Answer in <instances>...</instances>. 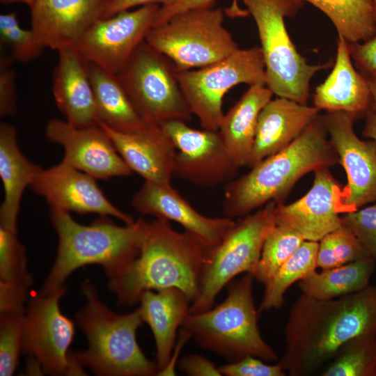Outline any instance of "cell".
<instances>
[{
    "instance_id": "1",
    "label": "cell",
    "mask_w": 376,
    "mask_h": 376,
    "mask_svg": "<svg viewBox=\"0 0 376 376\" xmlns=\"http://www.w3.org/2000/svg\"><path fill=\"white\" fill-rule=\"evenodd\" d=\"M376 334V286L331 299L301 293L285 327L279 363L291 376L313 375L352 338Z\"/></svg>"
},
{
    "instance_id": "2",
    "label": "cell",
    "mask_w": 376,
    "mask_h": 376,
    "mask_svg": "<svg viewBox=\"0 0 376 376\" xmlns=\"http://www.w3.org/2000/svg\"><path fill=\"white\" fill-rule=\"evenodd\" d=\"M208 247L191 234L176 231L169 221H147L138 256L109 289L120 306L139 303L148 290L175 288L192 304L198 297Z\"/></svg>"
},
{
    "instance_id": "3",
    "label": "cell",
    "mask_w": 376,
    "mask_h": 376,
    "mask_svg": "<svg viewBox=\"0 0 376 376\" xmlns=\"http://www.w3.org/2000/svg\"><path fill=\"white\" fill-rule=\"evenodd\" d=\"M322 116H318L292 142L224 186L223 215L242 217L274 201L282 203L305 174L338 163Z\"/></svg>"
},
{
    "instance_id": "4",
    "label": "cell",
    "mask_w": 376,
    "mask_h": 376,
    "mask_svg": "<svg viewBox=\"0 0 376 376\" xmlns=\"http://www.w3.org/2000/svg\"><path fill=\"white\" fill-rule=\"evenodd\" d=\"M52 224L58 236L53 266L40 293L48 295L65 287L76 269L99 265L109 281L121 275L138 256L143 241L146 221L119 226L109 216H100L89 225L77 223L70 212L50 208Z\"/></svg>"
},
{
    "instance_id": "5",
    "label": "cell",
    "mask_w": 376,
    "mask_h": 376,
    "mask_svg": "<svg viewBox=\"0 0 376 376\" xmlns=\"http://www.w3.org/2000/svg\"><path fill=\"white\" fill-rule=\"evenodd\" d=\"M81 288L86 302L75 317L88 346L84 351L70 353L77 373L85 375L86 366L96 375H157L156 362L146 357L137 342L136 331L143 323L139 309L116 313L100 300L91 283L86 281Z\"/></svg>"
},
{
    "instance_id": "6",
    "label": "cell",
    "mask_w": 376,
    "mask_h": 376,
    "mask_svg": "<svg viewBox=\"0 0 376 376\" xmlns=\"http://www.w3.org/2000/svg\"><path fill=\"white\" fill-rule=\"evenodd\" d=\"M254 277L245 273L227 286L222 303L206 311L190 313L181 328L200 346L231 361L253 356L267 361L278 360L274 349L264 340L258 325L253 297Z\"/></svg>"
},
{
    "instance_id": "7",
    "label": "cell",
    "mask_w": 376,
    "mask_h": 376,
    "mask_svg": "<svg viewBox=\"0 0 376 376\" xmlns=\"http://www.w3.org/2000/svg\"><path fill=\"white\" fill-rule=\"evenodd\" d=\"M254 19L265 66L267 86L277 97L306 104L310 81L331 63L311 65L297 52L288 33L285 17L294 16L302 0H241Z\"/></svg>"
},
{
    "instance_id": "8",
    "label": "cell",
    "mask_w": 376,
    "mask_h": 376,
    "mask_svg": "<svg viewBox=\"0 0 376 376\" xmlns=\"http://www.w3.org/2000/svg\"><path fill=\"white\" fill-rule=\"evenodd\" d=\"M145 40L171 60L179 70L207 66L239 48L224 26L222 8L215 5L175 15L152 26Z\"/></svg>"
},
{
    "instance_id": "9",
    "label": "cell",
    "mask_w": 376,
    "mask_h": 376,
    "mask_svg": "<svg viewBox=\"0 0 376 376\" xmlns=\"http://www.w3.org/2000/svg\"><path fill=\"white\" fill-rule=\"evenodd\" d=\"M276 205L272 201L242 217L217 245L208 248L200 292L190 306V313L212 308L219 293L239 274H253L265 238L276 224Z\"/></svg>"
},
{
    "instance_id": "10",
    "label": "cell",
    "mask_w": 376,
    "mask_h": 376,
    "mask_svg": "<svg viewBox=\"0 0 376 376\" xmlns=\"http://www.w3.org/2000/svg\"><path fill=\"white\" fill-rule=\"evenodd\" d=\"M117 76L146 125L191 120L193 114L181 91L176 67L146 40Z\"/></svg>"
},
{
    "instance_id": "11",
    "label": "cell",
    "mask_w": 376,
    "mask_h": 376,
    "mask_svg": "<svg viewBox=\"0 0 376 376\" xmlns=\"http://www.w3.org/2000/svg\"><path fill=\"white\" fill-rule=\"evenodd\" d=\"M178 80L185 99L203 129L218 131L224 117L223 98L233 87L246 84L267 86L260 47L236 49L207 66L179 70Z\"/></svg>"
},
{
    "instance_id": "12",
    "label": "cell",
    "mask_w": 376,
    "mask_h": 376,
    "mask_svg": "<svg viewBox=\"0 0 376 376\" xmlns=\"http://www.w3.org/2000/svg\"><path fill=\"white\" fill-rule=\"evenodd\" d=\"M65 291L63 287L48 295L35 292L24 313L21 352L52 375H75L69 352L75 324L59 306Z\"/></svg>"
},
{
    "instance_id": "13",
    "label": "cell",
    "mask_w": 376,
    "mask_h": 376,
    "mask_svg": "<svg viewBox=\"0 0 376 376\" xmlns=\"http://www.w3.org/2000/svg\"><path fill=\"white\" fill-rule=\"evenodd\" d=\"M159 8L149 4L100 18L74 46L87 63L117 75L146 40Z\"/></svg>"
},
{
    "instance_id": "14",
    "label": "cell",
    "mask_w": 376,
    "mask_h": 376,
    "mask_svg": "<svg viewBox=\"0 0 376 376\" xmlns=\"http://www.w3.org/2000/svg\"><path fill=\"white\" fill-rule=\"evenodd\" d=\"M186 123L171 120L161 125L177 150L173 175L205 187L225 185L236 178L239 168L219 131L196 130Z\"/></svg>"
},
{
    "instance_id": "15",
    "label": "cell",
    "mask_w": 376,
    "mask_h": 376,
    "mask_svg": "<svg viewBox=\"0 0 376 376\" xmlns=\"http://www.w3.org/2000/svg\"><path fill=\"white\" fill-rule=\"evenodd\" d=\"M329 139L345 169L347 184L342 191L345 213L376 201V144L361 140L354 130L355 118L342 112L322 116Z\"/></svg>"
},
{
    "instance_id": "16",
    "label": "cell",
    "mask_w": 376,
    "mask_h": 376,
    "mask_svg": "<svg viewBox=\"0 0 376 376\" xmlns=\"http://www.w3.org/2000/svg\"><path fill=\"white\" fill-rule=\"evenodd\" d=\"M45 134L49 141L63 148L61 162L95 179L108 180L132 174L100 125L78 127L65 120L54 118L47 122Z\"/></svg>"
},
{
    "instance_id": "17",
    "label": "cell",
    "mask_w": 376,
    "mask_h": 376,
    "mask_svg": "<svg viewBox=\"0 0 376 376\" xmlns=\"http://www.w3.org/2000/svg\"><path fill=\"white\" fill-rule=\"evenodd\" d=\"M50 208L79 214L114 217L130 224L134 219L111 203L92 176L61 162L42 169L29 187Z\"/></svg>"
},
{
    "instance_id": "18",
    "label": "cell",
    "mask_w": 376,
    "mask_h": 376,
    "mask_svg": "<svg viewBox=\"0 0 376 376\" xmlns=\"http://www.w3.org/2000/svg\"><path fill=\"white\" fill-rule=\"evenodd\" d=\"M341 194L340 186L329 168L315 170L313 184L303 197L288 205L277 203L276 224L293 228L304 240L319 242L342 226Z\"/></svg>"
},
{
    "instance_id": "19",
    "label": "cell",
    "mask_w": 376,
    "mask_h": 376,
    "mask_svg": "<svg viewBox=\"0 0 376 376\" xmlns=\"http://www.w3.org/2000/svg\"><path fill=\"white\" fill-rule=\"evenodd\" d=\"M141 215L175 221L207 247L217 245L235 221L228 217H210L196 211L171 185L145 181L131 201Z\"/></svg>"
},
{
    "instance_id": "20",
    "label": "cell",
    "mask_w": 376,
    "mask_h": 376,
    "mask_svg": "<svg viewBox=\"0 0 376 376\" xmlns=\"http://www.w3.org/2000/svg\"><path fill=\"white\" fill-rule=\"evenodd\" d=\"M107 0H36L30 6L31 29L44 48L75 45L101 18Z\"/></svg>"
},
{
    "instance_id": "21",
    "label": "cell",
    "mask_w": 376,
    "mask_h": 376,
    "mask_svg": "<svg viewBox=\"0 0 376 376\" xmlns=\"http://www.w3.org/2000/svg\"><path fill=\"white\" fill-rule=\"evenodd\" d=\"M100 125L132 172L137 173L145 181L171 185L177 150L161 125H146L127 132Z\"/></svg>"
},
{
    "instance_id": "22",
    "label": "cell",
    "mask_w": 376,
    "mask_h": 376,
    "mask_svg": "<svg viewBox=\"0 0 376 376\" xmlns=\"http://www.w3.org/2000/svg\"><path fill=\"white\" fill-rule=\"evenodd\" d=\"M57 52L52 93L58 109L65 120L75 127L99 125L88 63L74 45Z\"/></svg>"
},
{
    "instance_id": "23",
    "label": "cell",
    "mask_w": 376,
    "mask_h": 376,
    "mask_svg": "<svg viewBox=\"0 0 376 376\" xmlns=\"http://www.w3.org/2000/svg\"><path fill=\"white\" fill-rule=\"evenodd\" d=\"M370 101L368 81L354 68L349 43L338 36L334 68L315 88L314 107L327 112H345L357 120L370 111Z\"/></svg>"
},
{
    "instance_id": "24",
    "label": "cell",
    "mask_w": 376,
    "mask_h": 376,
    "mask_svg": "<svg viewBox=\"0 0 376 376\" xmlns=\"http://www.w3.org/2000/svg\"><path fill=\"white\" fill-rule=\"evenodd\" d=\"M320 111L285 97L269 100L259 114L248 166L289 145L319 116Z\"/></svg>"
},
{
    "instance_id": "25",
    "label": "cell",
    "mask_w": 376,
    "mask_h": 376,
    "mask_svg": "<svg viewBox=\"0 0 376 376\" xmlns=\"http://www.w3.org/2000/svg\"><path fill=\"white\" fill-rule=\"evenodd\" d=\"M139 303L142 320L149 326L155 339L159 373L170 361L178 329L189 313L191 303L182 291L175 288L146 291Z\"/></svg>"
},
{
    "instance_id": "26",
    "label": "cell",
    "mask_w": 376,
    "mask_h": 376,
    "mask_svg": "<svg viewBox=\"0 0 376 376\" xmlns=\"http://www.w3.org/2000/svg\"><path fill=\"white\" fill-rule=\"evenodd\" d=\"M273 95L267 86H251L224 115L218 131L239 169L249 163L259 114Z\"/></svg>"
},
{
    "instance_id": "27",
    "label": "cell",
    "mask_w": 376,
    "mask_h": 376,
    "mask_svg": "<svg viewBox=\"0 0 376 376\" xmlns=\"http://www.w3.org/2000/svg\"><path fill=\"white\" fill-rule=\"evenodd\" d=\"M42 167L30 162L19 150L15 126L0 124V178L4 198L0 207V224L17 227L22 196Z\"/></svg>"
},
{
    "instance_id": "28",
    "label": "cell",
    "mask_w": 376,
    "mask_h": 376,
    "mask_svg": "<svg viewBox=\"0 0 376 376\" xmlns=\"http://www.w3.org/2000/svg\"><path fill=\"white\" fill-rule=\"evenodd\" d=\"M99 125L127 132L146 124L141 118L117 75L88 63Z\"/></svg>"
},
{
    "instance_id": "29",
    "label": "cell",
    "mask_w": 376,
    "mask_h": 376,
    "mask_svg": "<svg viewBox=\"0 0 376 376\" xmlns=\"http://www.w3.org/2000/svg\"><path fill=\"white\" fill-rule=\"evenodd\" d=\"M31 284L17 227L0 224V313L24 311Z\"/></svg>"
},
{
    "instance_id": "30",
    "label": "cell",
    "mask_w": 376,
    "mask_h": 376,
    "mask_svg": "<svg viewBox=\"0 0 376 376\" xmlns=\"http://www.w3.org/2000/svg\"><path fill=\"white\" fill-rule=\"evenodd\" d=\"M376 262L371 257L318 272L298 281L301 293L316 299H331L361 291L370 284Z\"/></svg>"
},
{
    "instance_id": "31",
    "label": "cell",
    "mask_w": 376,
    "mask_h": 376,
    "mask_svg": "<svg viewBox=\"0 0 376 376\" xmlns=\"http://www.w3.org/2000/svg\"><path fill=\"white\" fill-rule=\"evenodd\" d=\"M324 13L338 36L348 43L363 42L376 34L372 0H302Z\"/></svg>"
},
{
    "instance_id": "32",
    "label": "cell",
    "mask_w": 376,
    "mask_h": 376,
    "mask_svg": "<svg viewBox=\"0 0 376 376\" xmlns=\"http://www.w3.org/2000/svg\"><path fill=\"white\" fill-rule=\"evenodd\" d=\"M318 242L304 240L264 284L260 312L281 307L287 290L317 268Z\"/></svg>"
},
{
    "instance_id": "33",
    "label": "cell",
    "mask_w": 376,
    "mask_h": 376,
    "mask_svg": "<svg viewBox=\"0 0 376 376\" xmlns=\"http://www.w3.org/2000/svg\"><path fill=\"white\" fill-rule=\"evenodd\" d=\"M322 376H376V334L355 336L339 350Z\"/></svg>"
},
{
    "instance_id": "34",
    "label": "cell",
    "mask_w": 376,
    "mask_h": 376,
    "mask_svg": "<svg viewBox=\"0 0 376 376\" xmlns=\"http://www.w3.org/2000/svg\"><path fill=\"white\" fill-rule=\"evenodd\" d=\"M304 241L297 230L276 224L264 242L254 279L265 284Z\"/></svg>"
},
{
    "instance_id": "35",
    "label": "cell",
    "mask_w": 376,
    "mask_h": 376,
    "mask_svg": "<svg viewBox=\"0 0 376 376\" xmlns=\"http://www.w3.org/2000/svg\"><path fill=\"white\" fill-rule=\"evenodd\" d=\"M369 256L355 235L342 224L318 242L317 267L327 269Z\"/></svg>"
},
{
    "instance_id": "36",
    "label": "cell",
    "mask_w": 376,
    "mask_h": 376,
    "mask_svg": "<svg viewBox=\"0 0 376 376\" xmlns=\"http://www.w3.org/2000/svg\"><path fill=\"white\" fill-rule=\"evenodd\" d=\"M0 40L10 50L12 58L21 63L38 58L45 49L31 29L20 26L15 12L0 15Z\"/></svg>"
},
{
    "instance_id": "37",
    "label": "cell",
    "mask_w": 376,
    "mask_h": 376,
    "mask_svg": "<svg viewBox=\"0 0 376 376\" xmlns=\"http://www.w3.org/2000/svg\"><path fill=\"white\" fill-rule=\"evenodd\" d=\"M24 311L0 313V375H12L21 352Z\"/></svg>"
},
{
    "instance_id": "38",
    "label": "cell",
    "mask_w": 376,
    "mask_h": 376,
    "mask_svg": "<svg viewBox=\"0 0 376 376\" xmlns=\"http://www.w3.org/2000/svg\"><path fill=\"white\" fill-rule=\"evenodd\" d=\"M342 224L350 229L376 262V203L341 216Z\"/></svg>"
},
{
    "instance_id": "39",
    "label": "cell",
    "mask_w": 376,
    "mask_h": 376,
    "mask_svg": "<svg viewBox=\"0 0 376 376\" xmlns=\"http://www.w3.org/2000/svg\"><path fill=\"white\" fill-rule=\"evenodd\" d=\"M260 358L247 356L218 367L221 375L226 376H285V371L278 363H265Z\"/></svg>"
},
{
    "instance_id": "40",
    "label": "cell",
    "mask_w": 376,
    "mask_h": 376,
    "mask_svg": "<svg viewBox=\"0 0 376 376\" xmlns=\"http://www.w3.org/2000/svg\"><path fill=\"white\" fill-rule=\"evenodd\" d=\"M11 56L0 58V116H14L17 111L16 73L12 68Z\"/></svg>"
},
{
    "instance_id": "41",
    "label": "cell",
    "mask_w": 376,
    "mask_h": 376,
    "mask_svg": "<svg viewBox=\"0 0 376 376\" xmlns=\"http://www.w3.org/2000/svg\"><path fill=\"white\" fill-rule=\"evenodd\" d=\"M352 59L366 78H376V34L360 42L349 43Z\"/></svg>"
},
{
    "instance_id": "42",
    "label": "cell",
    "mask_w": 376,
    "mask_h": 376,
    "mask_svg": "<svg viewBox=\"0 0 376 376\" xmlns=\"http://www.w3.org/2000/svg\"><path fill=\"white\" fill-rule=\"evenodd\" d=\"M180 370L191 376H221L218 367L205 357L198 354L185 356L180 361Z\"/></svg>"
},
{
    "instance_id": "43",
    "label": "cell",
    "mask_w": 376,
    "mask_h": 376,
    "mask_svg": "<svg viewBox=\"0 0 376 376\" xmlns=\"http://www.w3.org/2000/svg\"><path fill=\"white\" fill-rule=\"evenodd\" d=\"M177 1L178 0H107L101 18L108 17L121 11L149 4H157L161 7H166L172 5Z\"/></svg>"
},
{
    "instance_id": "44",
    "label": "cell",
    "mask_w": 376,
    "mask_h": 376,
    "mask_svg": "<svg viewBox=\"0 0 376 376\" xmlns=\"http://www.w3.org/2000/svg\"><path fill=\"white\" fill-rule=\"evenodd\" d=\"M211 5H215V0H178L171 6H160L153 26L166 22L179 13L197 7Z\"/></svg>"
},
{
    "instance_id": "45",
    "label": "cell",
    "mask_w": 376,
    "mask_h": 376,
    "mask_svg": "<svg viewBox=\"0 0 376 376\" xmlns=\"http://www.w3.org/2000/svg\"><path fill=\"white\" fill-rule=\"evenodd\" d=\"M365 118L366 123L363 135L372 139L376 144V113L369 111Z\"/></svg>"
},
{
    "instance_id": "46",
    "label": "cell",
    "mask_w": 376,
    "mask_h": 376,
    "mask_svg": "<svg viewBox=\"0 0 376 376\" xmlns=\"http://www.w3.org/2000/svg\"><path fill=\"white\" fill-rule=\"evenodd\" d=\"M368 81L371 101H370V111L376 113V78H366Z\"/></svg>"
},
{
    "instance_id": "47",
    "label": "cell",
    "mask_w": 376,
    "mask_h": 376,
    "mask_svg": "<svg viewBox=\"0 0 376 376\" xmlns=\"http://www.w3.org/2000/svg\"><path fill=\"white\" fill-rule=\"evenodd\" d=\"M36 0H0L3 4H10L14 3H22L30 6Z\"/></svg>"
},
{
    "instance_id": "48",
    "label": "cell",
    "mask_w": 376,
    "mask_h": 376,
    "mask_svg": "<svg viewBox=\"0 0 376 376\" xmlns=\"http://www.w3.org/2000/svg\"><path fill=\"white\" fill-rule=\"evenodd\" d=\"M372 1H373V4L375 17L376 19V0H372Z\"/></svg>"
}]
</instances>
